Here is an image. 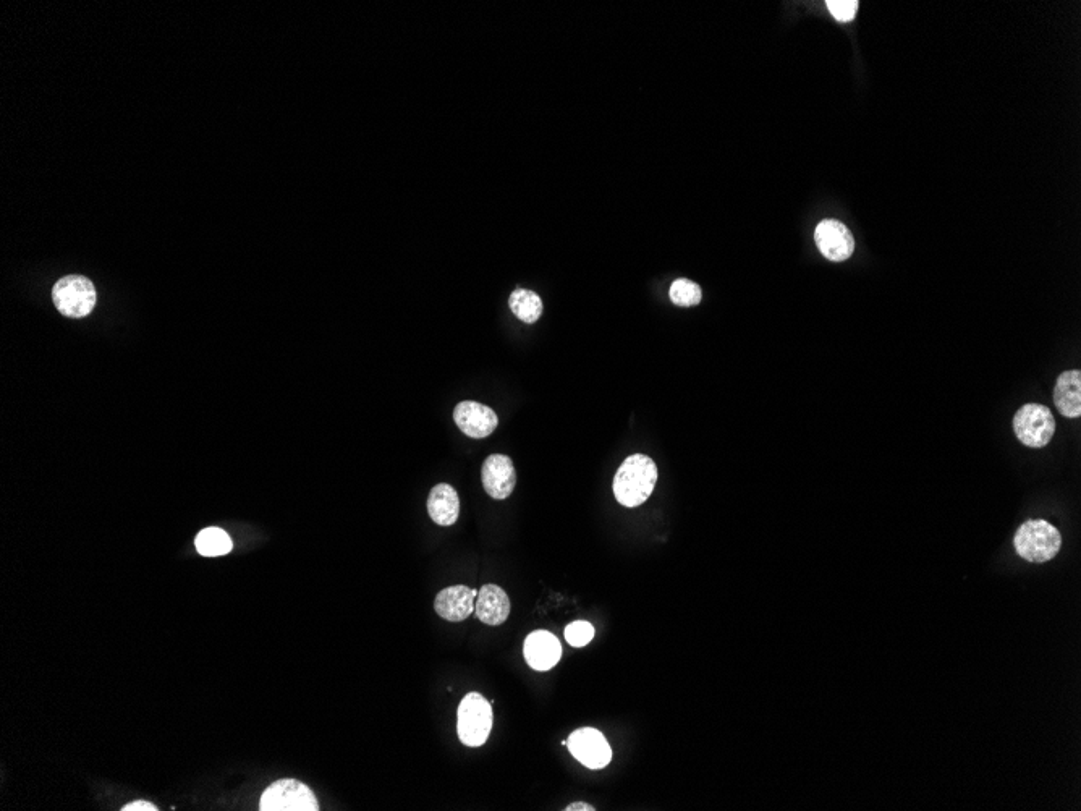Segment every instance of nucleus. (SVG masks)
<instances>
[{
  "mask_svg": "<svg viewBox=\"0 0 1081 811\" xmlns=\"http://www.w3.org/2000/svg\"><path fill=\"white\" fill-rule=\"evenodd\" d=\"M429 517L441 527L454 525L460 515V497L455 488L446 483L434 486L428 497Z\"/></svg>",
  "mask_w": 1081,
  "mask_h": 811,
  "instance_id": "nucleus-14",
  "label": "nucleus"
},
{
  "mask_svg": "<svg viewBox=\"0 0 1081 811\" xmlns=\"http://www.w3.org/2000/svg\"><path fill=\"white\" fill-rule=\"evenodd\" d=\"M1018 556L1031 564H1044L1059 554L1062 536L1046 520H1028L1018 528L1014 538Z\"/></svg>",
  "mask_w": 1081,
  "mask_h": 811,
  "instance_id": "nucleus-2",
  "label": "nucleus"
},
{
  "mask_svg": "<svg viewBox=\"0 0 1081 811\" xmlns=\"http://www.w3.org/2000/svg\"><path fill=\"white\" fill-rule=\"evenodd\" d=\"M510 310L520 321L533 324L543 315V302L538 293L531 290L518 289L510 295Z\"/></svg>",
  "mask_w": 1081,
  "mask_h": 811,
  "instance_id": "nucleus-16",
  "label": "nucleus"
},
{
  "mask_svg": "<svg viewBox=\"0 0 1081 811\" xmlns=\"http://www.w3.org/2000/svg\"><path fill=\"white\" fill-rule=\"evenodd\" d=\"M261 811H318L313 790L295 779H280L264 790L259 800Z\"/></svg>",
  "mask_w": 1081,
  "mask_h": 811,
  "instance_id": "nucleus-6",
  "label": "nucleus"
},
{
  "mask_svg": "<svg viewBox=\"0 0 1081 811\" xmlns=\"http://www.w3.org/2000/svg\"><path fill=\"white\" fill-rule=\"evenodd\" d=\"M510 608L512 606H510L509 596L502 590L501 586L484 585L478 591L475 612L476 617L483 624L491 625V627L504 624L505 620L509 619Z\"/></svg>",
  "mask_w": 1081,
  "mask_h": 811,
  "instance_id": "nucleus-13",
  "label": "nucleus"
},
{
  "mask_svg": "<svg viewBox=\"0 0 1081 811\" xmlns=\"http://www.w3.org/2000/svg\"><path fill=\"white\" fill-rule=\"evenodd\" d=\"M196 549L204 557H217L229 554L234 548L230 536L221 528L211 527L200 531L195 540Z\"/></svg>",
  "mask_w": 1081,
  "mask_h": 811,
  "instance_id": "nucleus-17",
  "label": "nucleus"
},
{
  "mask_svg": "<svg viewBox=\"0 0 1081 811\" xmlns=\"http://www.w3.org/2000/svg\"><path fill=\"white\" fill-rule=\"evenodd\" d=\"M594 627L590 622L586 620H577L572 624L567 625L565 629V640L573 648H583V646L590 645L591 640L594 638Z\"/></svg>",
  "mask_w": 1081,
  "mask_h": 811,
  "instance_id": "nucleus-19",
  "label": "nucleus"
},
{
  "mask_svg": "<svg viewBox=\"0 0 1081 811\" xmlns=\"http://www.w3.org/2000/svg\"><path fill=\"white\" fill-rule=\"evenodd\" d=\"M814 242L824 258L834 263L847 261L855 251V238L842 222L824 219L814 230Z\"/></svg>",
  "mask_w": 1081,
  "mask_h": 811,
  "instance_id": "nucleus-8",
  "label": "nucleus"
},
{
  "mask_svg": "<svg viewBox=\"0 0 1081 811\" xmlns=\"http://www.w3.org/2000/svg\"><path fill=\"white\" fill-rule=\"evenodd\" d=\"M669 297L674 305L696 306L700 305L703 293H701L700 285L696 284V282L688 281V279H677L674 284L670 285Z\"/></svg>",
  "mask_w": 1081,
  "mask_h": 811,
  "instance_id": "nucleus-18",
  "label": "nucleus"
},
{
  "mask_svg": "<svg viewBox=\"0 0 1081 811\" xmlns=\"http://www.w3.org/2000/svg\"><path fill=\"white\" fill-rule=\"evenodd\" d=\"M52 300L67 318H85L96 305V289L88 277H62L52 289Z\"/></svg>",
  "mask_w": 1081,
  "mask_h": 811,
  "instance_id": "nucleus-4",
  "label": "nucleus"
},
{
  "mask_svg": "<svg viewBox=\"0 0 1081 811\" xmlns=\"http://www.w3.org/2000/svg\"><path fill=\"white\" fill-rule=\"evenodd\" d=\"M1054 404L1065 418H1080L1081 415V373L1078 370L1065 371L1057 378L1054 387Z\"/></svg>",
  "mask_w": 1081,
  "mask_h": 811,
  "instance_id": "nucleus-15",
  "label": "nucleus"
},
{
  "mask_svg": "<svg viewBox=\"0 0 1081 811\" xmlns=\"http://www.w3.org/2000/svg\"><path fill=\"white\" fill-rule=\"evenodd\" d=\"M564 810L565 811H594V810H596V808H594L593 805H590V803L577 802V803H570V805H567V808H564Z\"/></svg>",
  "mask_w": 1081,
  "mask_h": 811,
  "instance_id": "nucleus-22",
  "label": "nucleus"
},
{
  "mask_svg": "<svg viewBox=\"0 0 1081 811\" xmlns=\"http://www.w3.org/2000/svg\"><path fill=\"white\" fill-rule=\"evenodd\" d=\"M454 420L460 431L473 439L488 438L499 425V418L492 408L473 400H465L455 407Z\"/></svg>",
  "mask_w": 1081,
  "mask_h": 811,
  "instance_id": "nucleus-10",
  "label": "nucleus"
},
{
  "mask_svg": "<svg viewBox=\"0 0 1081 811\" xmlns=\"http://www.w3.org/2000/svg\"><path fill=\"white\" fill-rule=\"evenodd\" d=\"M523 654L531 669L539 672L551 671L562 658V645L551 632L536 630L526 637Z\"/></svg>",
  "mask_w": 1081,
  "mask_h": 811,
  "instance_id": "nucleus-11",
  "label": "nucleus"
},
{
  "mask_svg": "<svg viewBox=\"0 0 1081 811\" xmlns=\"http://www.w3.org/2000/svg\"><path fill=\"white\" fill-rule=\"evenodd\" d=\"M1014 431L1023 446L1041 449L1048 446L1056 433V420L1044 405H1023L1014 417Z\"/></svg>",
  "mask_w": 1081,
  "mask_h": 811,
  "instance_id": "nucleus-5",
  "label": "nucleus"
},
{
  "mask_svg": "<svg viewBox=\"0 0 1081 811\" xmlns=\"http://www.w3.org/2000/svg\"><path fill=\"white\" fill-rule=\"evenodd\" d=\"M159 808L153 803L145 802V800H136V802L128 803L122 808V811H157Z\"/></svg>",
  "mask_w": 1081,
  "mask_h": 811,
  "instance_id": "nucleus-21",
  "label": "nucleus"
},
{
  "mask_svg": "<svg viewBox=\"0 0 1081 811\" xmlns=\"http://www.w3.org/2000/svg\"><path fill=\"white\" fill-rule=\"evenodd\" d=\"M476 596L478 593L470 586H449L437 593L434 609L442 619L449 622H462L475 612Z\"/></svg>",
  "mask_w": 1081,
  "mask_h": 811,
  "instance_id": "nucleus-12",
  "label": "nucleus"
},
{
  "mask_svg": "<svg viewBox=\"0 0 1081 811\" xmlns=\"http://www.w3.org/2000/svg\"><path fill=\"white\" fill-rule=\"evenodd\" d=\"M567 747L575 760L588 769L606 768L612 760V748L606 737L593 727H583L572 732Z\"/></svg>",
  "mask_w": 1081,
  "mask_h": 811,
  "instance_id": "nucleus-7",
  "label": "nucleus"
},
{
  "mask_svg": "<svg viewBox=\"0 0 1081 811\" xmlns=\"http://www.w3.org/2000/svg\"><path fill=\"white\" fill-rule=\"evenodd\" d=\"M457 718L458 739L463 745L476 748L486 744L492 729L491 701L481 693H468L458 705Z\"/></svg>",
  "mask_w": 1081,
  "mask_h": 811,
  "instance_id": "nucleus-3",
  "label": "nucleus"
},
{
  "mask_svg": "<svg viewBox=\"0 0 1081 811\" xmlns=\"http://www.w3.org/2000/svg\"><path fill=\"white\" fill-rule=\"evenodd\" d=\"M826 5L837 22H852L857 15V0H827Z\"/></svg>",
  "mask_w": 1081,
  "mask_h": 811,
  "instance_id": "nucleus-20",
  "label": "nucleus"
},
{
  "mask_svg": "<svg viewBox=\"0 0 1081 811\" xmlns=\"http://www.w3.org/2000/svg\"><path fill=\"white\" fill-rule=\"evenodd\" d=\"M659 472L648 455H630L614 476V494L619 504L635 509L645 504L658 485Z\"/></svg>",
  "mask_w": 1081,
  "mask_h": 811,
  "instance_id": "nucleus-1",
  "label": "nucleus"
},
{
  "mask_svg": "<svg viewBox=\"0 0 1081 811\" xmlns=\"http://www.w3.org/2000/svg\"><path fill=\"white\" fill-rule=\"evenodd\" d=\"M481 481H483L484 491L492 499L504 501L510 497L517 485V473H515L512 459L502 454L489 455L481 468Z\"/></svg>",
  "mask_w": 1081,
  "mask_h": 811,
  "instance_id": "nucleus-9",
  "label": "nucleus"
}]
</instances>
